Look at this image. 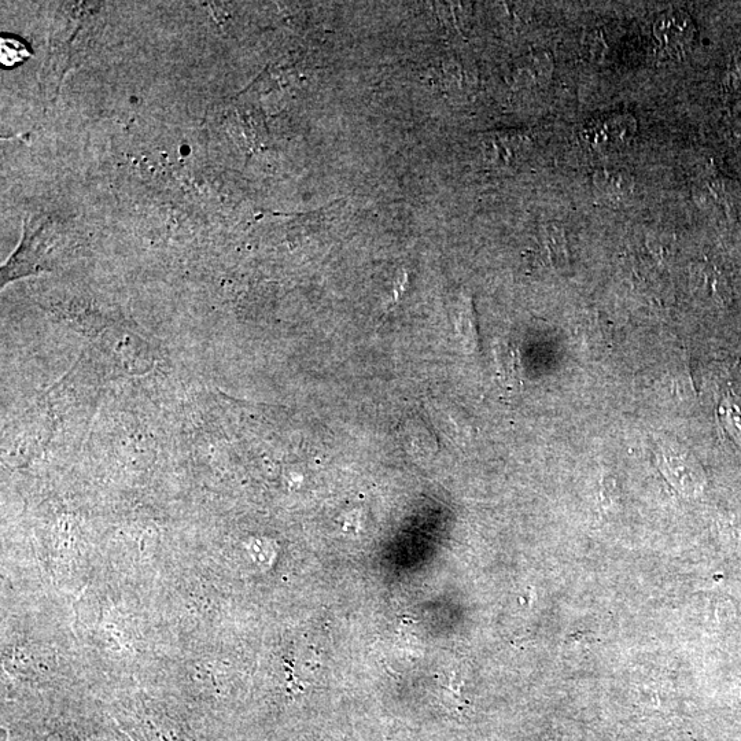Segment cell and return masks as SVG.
<instances>
[{
  "label": "cell",
  "mask_w": 741,
  "mask_h": 741,
  "mask_svg": "<svg viewBox=\"0 0 741 741\" xmlns=\"http://www.w3.org/2000/svg\"><path fill=\"white\" fill-rule=\"evenodd\" d=\"M639 131V121L632 113H613L589 120L578 128L577 138L585 149L611 151L629 145Z\"/></svg>",
  "instance_id": "obj_1"
},
{
  "label": "cell",
  "mask_w": 741,
  "mask_h": 741,
  "mask_svg": "<svg viewBox=\"0 0 741 741\" xmlns=\"http://www.w3.org/2000/svg\"><path fill=\"white\" fill-rule=\"evenodd\" d=\"M695 21L687 11L670 9L656 17L652 35L656 51L666 60H681L692 49L696 40Z\"/></svg>",
  "instance_id": "obj_2"
},
{
  "label": "cell",
  "mask_w": 741,
  "mask_h": 741,
  "mask_svg": "<svg viewBox=\"0 0 741 741\" xmlns=\"http://www.w3.org/2000/svg\"><path fill=\"white\" fill-rule=\"evenodd\" d=\"M486 160L496 165H512L532 149L530 136L518 131L489 132L482 139Z\"/></svg>",
  "instance_id": "obj_3"
},
{
  "label": "cell",
  "mask_w": 741,
  "mask_h": 741,
  "mask_svg": "<svg viewBox=\"0 0 741 741\" xmlns=\"http://www.w3.org/2000/svg\"><path fill=\"white\" fill-rule=\"evenodd\" d=\"M662 470L670 484L685 496H695L702 492L704 475L691 457L680 453L665 452L662 456Z\"/></svg>",
  "instance_id": "obj_4"
},
{
  "label": "cell",
  "mask_w": 741,
  "mask_h": 741,
  "mask_svg": "<svg viewBox=\"0 0 741 741\" xmlns=\"http://www.w3.org/2000/svg\"><path fill=\"white\" fill-rule=\"evenodd\" d=\"M455 328L457 338H459V344L462 346L464 353L466 355H473V353L477 352L479 344L478 323L471 298H463L457 304Z\"/></svg>",
  "instance_id": "obj_5"
},
{
  "label": "cell",
  "mask_w": 741,
  "mask_h": 741,
  "mask_svg": "<svg viewBox=\"0 0 741 741\" xmlns=\"http://www.w3.org/2000/svg\"><path fill=\"white\" fill-rule=\"evenodd\" d=\"M593 186L611 198H626L634 191L636 180L626 169L600 168L593 173Z\"/></svg>",
  "instance_id": "obj_6"
},
{
  "label": "cell",
  "mask_w": 741,
  "mask_h": 741,
  "mask_svg": "<svg viewBox=\"0 0 741 741\" xmlns=\"http://www.w3.org/2000/svg\"><path fill=\"white\" fill-rule=\"evenodd\" d=\"M544 241L551 263L558 269H567L570 265L569 249L566 234L558 223H549L544 228Z\"/></svg>",
  "instance_id": "obj_7"
},
{
  "label": "cell",
  "mask_w": 741,
  "mask_h": 741,
  "mask_svg": "<svg viewBox=\"0 0 741 741\" xmlns=\"http://www.w3.org/2000/svg\"><path fill=\"white\" fill-rule=\"evenodd\" d=\"M696 195L704 208H726L731 201V191L724 180H707L696 190Z\"/></svg>",
  "instance_id": "obj_8"
},
{
  "label": "cell",
  "mask_w": 741,
  "mask_h": 741,
  "mask_svg": "<svg viewBox=\"0 0 741 741\" xmlns=\"http://www.w3.org/2000/svg\"><path fill=\"white\" fill-rule=\"evenodd\" d=\"M29 57L27 47L16 39L2 38V62L5 66H13Z\"/></svg>",
  "instance_id": "obj_9"
},
{
  "label": "cell",
  "mask_w": 741,
  "mask_h": 741,
  "mask_svg": "<svg viewBox=\"0 0 741 741\" xmlns=\"http://www.w3.org/2000/svg\"><path fill=\"white\" fill-rule=\"evenodd\" d=\"M731 80L733 86L741 88V46L736 51L735 57H733L731 66Z\"/></svg>",
  "instance_id": "obj_10"
},
{
  "label": "cell",
  "mask_w": 741,
  "mask_h": 741,
  "mask_svg": "<svg viewBox=\"0 0 741 741\" xmlns=\"http://www.w3.org/2000/svg\"><path fill=\"white\" fill-rule=\"evenodd\" d=\"M732 117L736 124L741 125V99L735 103L732 109Z\"/></svg>",
  "instance_id": "obj_11"
}]
</instances>
